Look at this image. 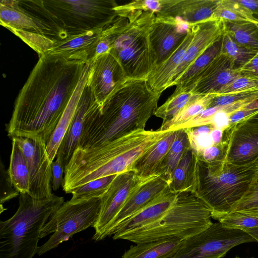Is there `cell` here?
<instances>
[{"mask_svg":"<svg viewBox=\"0 0 258 258\" xmlns=\"http://www.w3.org/2000/svg\"><path fill=\"white\" fill-rule=\"evenodd\" d=\"M86 63L39 56L16 99L6 124L8 136L47 144L65 110Z\"/></svg>","mask_w":258,"mask_h":258,"instance_id":"1","label":"cell"},{"mask_svg":"<svg viewBox=\"0 0 258 258\" xmlns=\"http://www.w3.org/2000/svg\"><path fill=\"white\" fill-rule=\"evenodd\" d=\"M160 95L150 89L146 80L128 79L101 108L97 102L92 106L78 148L96 146L145 129Z\"/></svg>","mask_w":258,"mask_h":258,"instance_id":"2","label":"cell"},{"mask_svg":"<svg viewBox=\"0 0 258 258\" xmlns=\"http://www.w3.org/2000/svg\"><path fill=\"white\" fill-rule=\"evenodd\" d=\"M169 132L138 130L96 146L77 148L64 169L63 191L71 194L92 180L131 170L134 162Z\"/></svg>","mask_w":258,"mask_h":258,"instance_id":"3","label":"cell"},{"mask_svg":"<svg viewBox=\"0 0 258 258\" xmlns=\"http://www.w3.org/2000/svg\"><path fill=\"white\" fill-rule=\"evenodd\" d=\"M258 173L257 161L236 165L224 159H198L192 192L212 211V218L230 213L243 197Z\"/></svg>","mask_w":258,"mask_h":258,"instance_id":"4","label":"cell"},{"mask_svg":"<svg viewBox=\"0 0 258 258\" xmlns=\"http://www.w3.org/2000/svg\"><path fill=\"white\" fill-rule=\"evenodd\" d=\"M63 197L37 199L20 193L19 207L8 220L0 222V258H33L42 229L64 203Z\"/></svg>","mask_w":258,"mask_h":258,"instance_id":"5","label":"cell"},{"mask_svg":"<svg viewBox=\"0 0 258 258\" xmlns=\"http://www.w3.org/2000/svg\"><path fill=\"white\" fill-rule=\"evenodd\" d=\"M211 209L191 192L179 193L172 206L160 218L120 236L136 244L176 238L182 240L209 227Z\"/></svg>","mask_w":258,"mask_h":258,"instance_id":"6","label":"cell"},{"mask_svg":"<svg viewBox=\"0 0 258 258\" xmlns=\"http://www.w3.org/2000/svg\"><path fill=\"white\" fill-rule=\"evenodd\" d=\"M155 17L152 12L133 14L114 35L110 52L119 61L128 79L146 80L155 68L150 40Z\"/></svg>","mask_w":258,"mask_h":258,"instance_id":"7","label":"cell"},{"mask_svg":"<svg viewBox=\"0 0 258 258\" xmlns=\"http://www.w3.org/2000/svg\"><path fill=\"white\" fill-rule=\"evenodd\" d=\"M54 29L63 39L103 29L117 17L114 0H41Z\"/></svg>","mask_w":258,"mask_h":258,"instance_id":"8","label":"cell"},{"mask_svg":"<svg viewBox=\"0 0 258 258\" xmlns=\"http://www.w3.org/2000/svg\"><path fill=\"white\" fill-rule=\"evenodd\" d=\"M101 198L73 200L64 202L49 217L43 226L40 239L53 233L39 246L41 255L67 241L74 234L95 224L100 212Z\"/></svg>","mask_w":258,"mask_h":258,"instance_id":"9","label":"cell"},{"mask_svg":"<svg viewBox=\"0 0 258 258\" xmlns=\"http://www.w3.org/2000/svg\"><path fill=\"white\" fill-rule=\"evenodd\" d=\"M252 242L256 241L244 230L228 228L218 222L182 240L170 258H222L234 247Z\"/></svg>","mask_w":258,"mask_h":258,"instance_id":"10","label":"cell"},{"mask_svg":"<svg viewBox=\"0 0 258 258\" xmlns=\"http://www.w3.org/2000/svg\"><path fill=\"white\" fill-rule=\"evenodd\" d=\"M155 177L142 178L132 170L117 175L101 198L99 216L93 226L94 240L98 241L107 237L109 226L129 196L141 184Z\"/></svg>","mask_w":258,"mask_h":258,"instance_id":"11","label":"cell"},{"mask_svg":"<svg viewBox=\"0 0 258 258\" xmlns=\"http://www.w3.org/2000/svg\"><path fill=\"white\" fill-rule=\"evenodd\" d=\"M26 158L29 174L28 194L33 198H51L52 168L46 154V144L25 137H14Z\"/></svg>","mask_w":258,"mask_h":258,"instance_id":"12","label":"cell"},{"mask_svg":"<svg viewBox=\"0 0 258 258\" xmlns=\"http://www.w3.org/2000/svg\"><path fill=\"white\" fill-rule=\"evenodd\" d=\"M128 79L119 61L109 52L99 56L91 63L88 85L101 108Z\"/></svg>","mask_w":258,"mask_h":258,"instance_id":"13","label":"cell"},{"mask_svg":"<svg viewBox=\"0 0 258 258\" xmlns=\"http://www.w3.org/2000/svg\"><path fill=\"white\" fill-rule=\"evenodd\" d=\"M0 24L24 41L39 36L54 42L61 40L51 27L20 8L18 1H1Z\"/></svg>","mask_w":258,"mask_h":258,"instance_id":"14","label":"cell"},{"mask_svg":"<svg viewBox=\"0 0 258 258\" xmlns=\"http://www.w3.org/2000/svg\"><path fill=\"white\" fill-rule=\"evenodd\" d=\"M191 27L192 25L179 19L156 16L150 31L155 68L165 61L180 45Z\"/></svg>","mask_w":258,"mask_h":258,"instance_id":"15","label":"cell"},{"mask_svg":"<svg viewBox=\"0 0 258 258\" xmlns=\"http://www.w3.org/2000/svg\"><path fill=\"white\" fill-rule=\"evenodd\" d=\"M227 143L224 160L236 165H245L258 159V124L241 120L223 132Z\"/></svg>","mask_w":258,"mask_h":258,"instance_id":"16","label":"cell"},{"mask_svg":"<svg viewBox=\"0 0 258 258\" xmlns=\"http://www.w3.org/2000/svg\"><path fill=\"white\" fill-rule=\"evenodd\" d=\"M240 75L232 60L221 53L196 78L185 91L194 94L218 95L227 85Z\"/></svg>","mask_w":258,"mask_h":258,"instance_id":"17","label":"cell"},{"mask_svg":"<svg viewBox=\"0 0 258 258\" xmlns=\"http://www.w3.org/2000/svg\"><path fill=\"white\" fill-rule=\"evenodd\" d=\"M103 30L89 31L55 42L43 54L91 64Z\"/></svg>","mask_w":258,"mask_h":258,"instance_id":"18","label":"cell"},{"mask_svg":"<svg viewBox=\"0 0 258 258\" xmlns=\"http://www.w3.org/2000/svg\"><path fill=\"white\" fill-rule=\"evenodd\" d=\"M169 181L165 176L153 177L141 184L129 196L111 223L107 236L112 235L116 227L122 221L147 206L169 189Z\"/></svg>","mask_w":258,"mask_h":258,"instance_id":"19","label":"cell"},{"mask_svg":"<svg viewBox=\"0 0 258 258\" xmlns=\"http://www.w3.org/2000/svg\"><path fill=\"white\" fill-rule=\"evenodd\" d=\"M96 102L87 83L82 92L74 117L56 154V156L60 158L64 169L79 145L86 116Z\"/></svg>","mask_w":258,"mask_h":258,"instance_id":"20","label":"cell"},{"mask_svg":"<svg viewBox=\"0 0 258 258\" xmlns=\"http://www.w3.org/2000/svg\"><path fill=\"white\" fill-rule=\"evenodd\" d=\"M220 0H164L158 16L179 19L194 25L211 19Z\"/></svg>","mask_w":258,"mask_h":258,"instance_id":"21","label":"cell"},{"mask_svg":"<svg viewBox=\"0 0 258 258\" xmlns=\"http://www.w3.org/2000/svg\"><path fill=\"white\" fill-rule=\"evenodd\" d=\"M192 39L182 63L174 74L171 86L196 58L222 35L225 30L222 20L212 18L192 25Z\"/></svg>","mask_w":258,"mask_h":258,"instance_id":"22","label":"cell"},{"mask_svg":"<svg viewBox=\"0 0 258 258\" xmlns=\"http://www.w3.org/2000/svg\"><path fill=\"white\" fill-rule=\"evenodd\" d=\"M178 194L169 189L160 195L147 206L120 223L114 230L113 239L123 234L140 229L162 217L174 204Z\"/></svg>","mask_w":258,"mask_h":258,"instance_id":"23","label":"cell"},{"mask_svg":"<svg viewBox=\"0 0 258 258\" xmlns=\"http://www.w3.org/2000/svg\"><path fill=\"white\" fill-rule=\"evenodd\" d=\"M91 69V64L86 63L76 89L46 144L47 156L51 163L56 156L59 147L74 117L82 92L88 83Z\"/></svg>","mask_w":258,"mask_h":258,"instance_id":"24","label":"cell"},{"mask_svg":"<svg viewBox=\"0 0 258 258\" xmlns=\"http://www.w3.org/2000/svg\"><path fill=\"white\" fill-rule=\"evenodd\" d=\"M193 35L192 25L191 30L180 45L170 57L150 73L146 81L153 91L161 94L163 91L171 86L174 74L184 59Z\"/></svg>","mask_w":258,"mask_h":258,"instance_id":"25","label":"cell"},{"mask_svg":"<svg viewBox=\"0 0 258 258\" xmlns=\"http://www.w3.org/2000/svg\"><path fill=\"white\" fill-rule=\"evenodd\" d=\"M177 131L168 133L133 164L131 169L142 178L159 176L161 166L176 137Z\"/></svg>","mask_w":258,"mask_h":258,"instance_id":"26","label":"cell"},{"mask_svg":"<svg viewBox=\"0 0 258 258\" xmlns=\"http://www.w3.org/2000/svg\"><path fill=\"white\" fill-rule=\"evenodd\" d=\"M197 160V154L189 145L172 174L169 184V189L171 192L175 194L192 192L195 182Z\"/></svg>","mask_w":258,"mask_h":258,"instance_id":"27","label":"cell"},{"mask_svg":"<svg viewBox=\"0 0 258 258\" xmlns=\"http://www.w3.org/2000/svg\"><path fill=\"white\" fill-rule=\"evenodd\" d=\"M223 35V33L197 58L173 83L172 86H176L174 92L185 91L199 75L222 53Z\"/></svg>","mask_w":258,"mask_h":258,"instance_id":"28","label":"cell"},{"mask_svg":"<svg viewBox=\"0 0 258 258\" xmlns=\"http://www.w3.org/2000/svg\"><path fill=\"white\" fill-rule=\"evenodd\" d=\"M182 241L172 238L138 243L125 251L121 258H170L176 253Z\"/></svg>","mask_w":258,"mask_h":258,"instance_id":"29","label":"cell"},{"mask_svg":"<svg viewBox=\"0 0 258 258\" xmlns=\"http://www.w3.org/2000/svg\"><path fill=\"white\" fill-rule=\"evenodd\" d=\"M215 94H194L184 106L172 118L162 122L159 128L161 131H173L209 108Z\"/></svg>","mask_w":258,"mask_h":258,"instance_id":"30","label":"cell"},{"mask_svg":"<svg viewBox=\"0 0 258 258\" xmlns=\"http://www.w3.org/2000/svg\"><path fill=\"white\" fill-rule=\"evenodd\" d=\"M8 170L12 181L20 193L28 194L29 174L26 159L22 149L14 140Z\"/></svg>","mask_w":258,"mask_h":258,"instance_id":"31","label":"cell"},{"mask_svg":"<svg viewBox=\"0 0 258 258\" xmlns=\"http://www.w3.org/2000/svg\"><path fill=\"white\" fill-rule=\"evenodd\" d=\"M176 131L175 139L161 166L159 173V175L167 177L169 182L174 170L190 145L186 130L180 129Z\"/></svg>","mask_w":258,"mask_h":258,"instance_id":"32","label":"cell"},{"mask_svg":"<svg viewBox=\"0 0 258 258\" xmlns=\"http://www.w3.org/2000/svg\"><path fill=\"white\" fill-rule=\"evenodd\" d=\"M225 30L238 43L258 51V23L223 21Z\"/></svg>","mask_w":258,"mask_h":258,"instance_id":"33","label":"cell"},{"mask_svg":"<svg viewBox=\"0 0 258 258\" xmlns=\"http://www.w3.org/2000/svg\"><path fill=\"white\" fill-rule=\"evenodd\" d=\"M212 19H219L223 21L258 23V20L252 13L236 0H220Z\"/></svg>","mask_w":258,"mask_h":258,"instance_id":"34","label":"cell"},{"mask_svg":"<svg viewBox=\"0 0 258 258\" xmlns=\"http://www.w3.org/2000/svg\"><path fill=\"white\" fill-rule=\"evenodd\" d=\"M222 52L232 60L236 69L239 70L254 56L258 51L237 43L230 33L224 30Z\"/></svg>","mask_w":258,"mask_h":258,"instance_id":"35","label":"cell"},{"mask_svg":"<svg viewBox=\"0 0 258 258\" xmlns=\"http://www.w3.org/2000/svg\"><path fill=\"white\" fill-rule=\"evenodd\" d=\"M117 174L103 177L92 180L73 190V200L101 198L107 192Z\"/></svg>","mask_w":258,"mask_h":258,"instance_id":"36","label":"cell"},{"mask_svg":"<svg viewBox=\"0 0 258 258\" xmlns=\"http://www.w3.org/2000/svg\"><path fill=\"white\" fill-rule=\"evenodd\" d=\"M215 220L225 227L242 230L258 228V212L236 211L219 216Z\"/></svg>","mask_w":258,"mask_h":258,"instance_id":"37","label":"cell"},{"mask_svg":"<svg viewBox=\"0 0 258 258\" xmlns=\"http://www.w3.org/2000/svg\"><path fill=\"white\" fill-rule=\"evenodd\" d=\"M190 91L173 92L165 102L157 107L154 115L167 121L175 115L186 104L192 96Z\"/></svg>","mask_w":258,"mask_h":258,"instance_id":"38","label":"cell"},{"mask_svg":"<svg viewBox=\"0 0 258 258\" xmlns=\"http://www.w3.org/2000/svg\"><path fill=\"white\" fill-rule=\"evenodd\" d=\"M164 0H135L114 8L117 17L127 18L139 12H152L155 14L161 9Z\"/></svg>","mask_w":258,"mask_h":258,"instance_id":"39","label":"cell"},{"mask_svg":"<svg viewBox=\"0 0 258 258\" xmlns=\"http://www.w3.org/2000/svg\"><path fill=\"white\" fill-rule=\"evenodd\" d=\"M258 89V77L250 74H240L218 95H225Z\"/></svg>","mask_w":258,"mask_h":258,"instance_id":"40","label":"cell"},{"mask_svg":"<svg viewBox=\"0 0 258 258\" xmlns=\"http://www.w3.org/2000/svg\"><path fill=\"white\" fill-rule=\"evenodd\" d=\"M258 99V89L232 94L216 95L209 107L230 105L241 101H252Z\"/></svg>","mask_w":258,"mask_h":258,"instance_id":"41","label":"cell"},{"mask_svg":"<svg viewBox=\"0 0 258 258\" xmlns=\"http://www.w3.org/2000/svg\"><path fill=\"white\" fill-rule=\"evenodd\" d=\"M236 211L258 212V173L243 197L232 208Z\"/></svg>","mask_w":258,"mask_h":258,"instance_id":"42","label":"cell"},{"mask_svg":"<svg viewBox=\"0 0 258 258\" xmlns=\"http://www.w3.org/2000/svg\"><path fill=\"white\" fill-rule=\"evenodd\" d=\"M1 206L10 200L19 196L20 192L13 183L9 170L1 160L0 163Z\"/></svg>","mask_w":258,"mask_h":258,"instance_id":"43","label":"cell"},{"mask_svg":"<svg viewBox=\"0 0 258 258\" xmlns=\"http://www.w3.org/2000/svg\"><path fill=\"white\" fill-rule=\"evenodd\" d=\"M226 146V142L222 140L221 142L205 149L201 153L197 155V158L206 162L224 159Z\"/></svg>","mask_w":258,"mask_h":258,"instance_id":"44","label":"cell"},{"mask_svg":"<svg viewBox=\"0 0 258 258\" xmlns=\"http://www.w3.org/2000/svg\"><path fill=\"white\" fill-rule=\"evenodd\" d=\"M258 110V99L234 111L229 116V126L234 125Z\"/></svg>","mask_w":258,"mask_h":258,"instance_id":"45","label":"cell"},{"mask_svg":"<svg viewBox=\"0 0 258 258\" xmlns=\"http://www.w3.org/2000/svg\"><path fill=\"white\" fill-rule=\"evenodd\" d=\"M56 159L51 163L52 168V188L53 190H57L63 182V173L64 169L60 158L56 156Z\"/></svg>","mask_w":258,"mask_h":258,"instance_id":"46","label":"cell"},{"mask_svg":"<svg viewBox=\"0 0 258 258\" xmlns=\"http://www.w3.org/2000/svg\"><path fill=\"white\" fill-rule=\"evenodd\" d=\"M239 70L240 74H250L258 77V53Z\"/></svg>","mask_w":258,"mask_h":258,"instance_id":"47","label":"cell"},{"mask_svg":"<svg viewBox=\"0 0 258 258\" xmlns=\"http://www.w3.org/2000/svg\"><path fill=\"white\" fill-rule=\"evenodd\" d=\"M236 1L249 10L255 18V16L258 17V0H236Z\"/></svg>","mask_w":258,"mask_h":258,"instance_id":"48","label":"cell"},{"mask_svg":"<svg viewBox=\"0 0 258 258\" xmlns=\"http://www.w3.org/2000/svg\"><path fill=\"white\" fill-rule=\"evenodd\" d=\"M242 230L255 239L256 242H258V228H246Z\"/></svg>","mask_w":258,"mask_h":258,"instance_id":"49","label":"cell"},{"mask_svg":"<svg viewBox=\"0 0 258 258\" xmlns=\"http://www.w3.org/2000/svg\"><path fill=\"white\" fill-rule=\"evenodd\" d=\"M242 120L258 124V110Z\"/></svg>","mask_w":258,"mask_h":258,"instance_id":"50","label":"cell"},{"mask_svg":"<svg viewBox=\"0 0 258 258\" xmlns=\"http://www.w3.org/2000/svg\"><path fill=\"white\" fill-rule=\"evenodd\" d=\"M234 258H241V257H239V256H236V257H234ZM251 258H253V257H251Z\"/></svg>","mask_w":258,"mask_h":258,"instance_id":"51","label":"cell"},{"mask_svg":"<svg viewBox=\"0 0 258 258\" xmlns=\"http://www.w3.org/2000/svg\"><path fill=\"white\" fill-rule=\"evenodd\" d=\"M257 163H258V159H257Z\"/></svg>","mask_w":258,"mask_h":258,"instance_id":"52","label":"cell"}]
</instances>
